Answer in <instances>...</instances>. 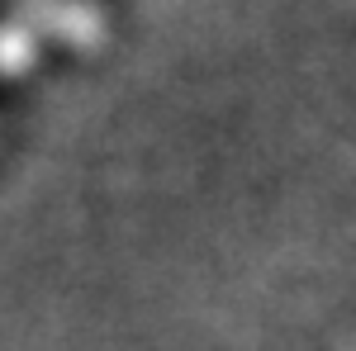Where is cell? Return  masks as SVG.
Masks as SVG:
<instances>
[{"mask_svg":"<svg viewBox=\"0 0 356 351\" xmlns=\"http://www.w3.org/2000/svg\"><path fill=\"white\" fill-rule=\"evenodd\" d=\"M19 19L29 28H48L53 38H62L67 48H100L105 43V10L86 5V0H19Z\"/></svg>","mask_w":356,"mask_h":351,"instance_id":"1","label":"cell"},{"mask_svg":"<svg viewBox=\"0 0 356 351\" xmlns=\"http://www.w3.org/2000/svg\"><path fill=\"white\" fill-rule=\"evenodd\" d=\"M33 28L15 15V19H5L0 24V81H10V76H24L29 67H33Z\"/></svg>","mask_w":356,"mask_h":351,"instance_id":"2","label":"cell"}]
</instances>
